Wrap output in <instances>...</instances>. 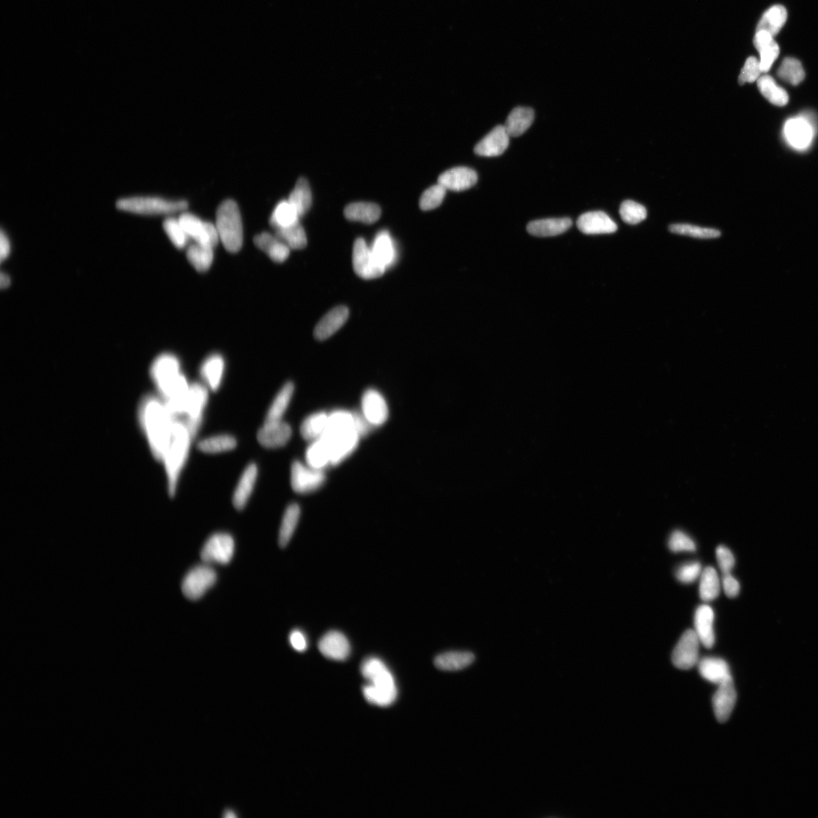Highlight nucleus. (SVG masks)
<instances>
[{"label":"nucleus","mask_w":818,"mask_h":818,"mask_svg":"<svg viewBox=\"0 0 818 818\" xmlns=\"http://www.w3.org/2000/svg\"><path fill=\"white\" fill-rule=\"evenodd\" d=\"M139 418L152 454L158 461H162L173 437L175 419L162 399L153 396L142 399Z\"/></svg>","instance_id":"nucleus-1"},{"label":"nucleus","mask_w":818,"mask_h":818,"mask_svg":"<svg viewBox=\"0 0 818 818\" xmlns=\"http://www.w3.org/2000/svg\"><path fill=\"white\" fill-rule=\"evenodd\" d=\"M363 676L370 682L363 687L365 699L371 704L387 707L397 698L394 676L383 662L378 658H368L361 666Z\"/></svg>","instance_id":"nucleus-2"},{"label":"nucleus","mask_w":818,"mask_h":818,"mask_svg":"<svg viewBox=\"0 0 818 818\" xmlns=\"http://www.w3.org/2000/svg\"><path fill=\"white\" fill-rule=\"evenodd\" d=\"M192 439L185 423L180 419H175L173 437L162 460L165 464L168 493L171 496H174L176 494L180 474L189 454Z\"/></svg>","instance_id":"nucleus-3"},{"label":"nucleus","mask_w":818,"mask_h":818,"mask_svg":"<svg viewBox=\"0 0 818 818\" xmlns=\"http://www.w3.org/2000/svg\"><path fill=\"white\" fill-rule=\"evenodd\" d=\"M216 225L220 241L232 253L239 252L243 242V228L238 204L233 200H226L218 208Z\"/></svg>","instance_id":"nucleus-4"},{"label":"nucleus","mask_w":818,"mask_h":818,"mask_svg":"<svg viewBox=\"0 0 818 818\" xmlns=\"http://www.w3.org/2000/svg\"><path fill=\"white\" fill-rule=\"evenodd\" d=\"M117 209L144 216L171 215L183 212L188 207L184 200H168L159 196L134 195L121 198L116 203Z\"/></svg>","instance_id":"nucleus-5"},{"label":"nucleus","mask_w":818,"mask_h":818,"mask_svg":"<svg viewBox=\"0 0 818 818\" xmlns=\"http://www.w3.org/2000/svg\"><path fill=\"white\" fill-rule=\"evenodd\" d=\"M208 388L203 384H191L182 420L193 438L202 424V415L209 400Z\"/></svg>","instance_id":"nucleus-6"},{"label":"nucleus","mask_w":818,"mask_h":818,"mask_svg":"<svg viewBox=\"0 0 818 818\" xmlns=\"http://www.w3.org/2000/svg\"><path fill=\"white\" fill-rule=\"evenodd\" d=\"M216 572L209 564L195 566L187 573L183 580V593L187 599L198 600L216 584Z\"/></svg>","instance_id":"nucleus-7"},{"label":"nucleus","mask_w":818,"mask_h":818,"mask_svg":"<svg viewBox=\"0 0 818 818\" xmlns=\"http://www.w3.org/2000/svg\"><path fill=\"white\" fill-rule=\"evenodd\" d=\"M178 220L187 236L195 243L214 249L220 242L216 224L204 222L189 212H183Z\"/></svg>","instance_id":"nucleus-8"},{"label":"nucleus","mask_w":818,"mask_h":818,"mask_svg":"<svg viewBox=\"0 0 818 818\" xmlns=\"http://www.w3.org/2000/svg\"><path fill=\"white\" fill-rule=\"evenodd\" d=\"M181 364L178 358L165 354L155 360L151 367V376L159 394L165 392L181 377Z\"/></svg>","instance_id":"nucleus-9"},{"label":"nucleus","mask_w":818,"mask_h":818,"mask_svg":"<svg viewBox=\"0 0 818 818\" xmlns=\"http://www.w3.org/2000/svg\"><path fill=\"white\" fill-rule=\"evenodd\" d=\"M235 550L234 538L226 533L211 535L201 551V558L204 564H227L233 558Z\"/></svg>","instance_id":"nucleus-10"},{"label":"nucleus","mask_w":818,"mask_h":818,"mask_svg":"<svg viewBox=\"0 0 818 818\" xmlns=\"http://www.w3.org/2000/svg\"><path fill=\"white\" fill-rule=\"evenodd\" d=\"M353 265L356 274L365 280L380 277L386 271V268L375 259L372 250L367 247L363 238H358L354 243Z\"/></svg>","instance_id":"nucleus-11"},{"label":"nucleus","mask_w":818,"mask_h":818,"mask_svg":"<svg viewBox=\"0 0 818 818\" xmlns=\"http://www.w3.org/2000/svg\"><path fill=\"white\" fill-rule=\"evenodd\" d=\"M326 476L323 470L316 469L299 461L294 462L291 468V485L296 493L306 494L314 492L324 485Z\"/></svg>","instance_id":"nucleus-12"},{"label":"nucleus","mask_w":818,"mask_h":818,"mask_svg":"<svg viewBox=\"0 0 818 818\" xmlns=\"http://www.w3.org/2000/svg\"><path fill=\"white\" fill-rule=\"evenodd\" d=\"M701 642L693 629H687L675 648L672 661L675 666L681 670H689L699 663Z\"/></svg>","instance_id":"nucleus-13"},{"label":"nucleus","mask_w":818,"mask_h":818,"mask_svg":"<svg viewBox=\"0 0 818 818\" xmlns=\"http://www.w3.org/2000/svg\"><path fill=\"white\" fill-rule=\"evenodd\" d=\"M324 437L329 442L331 453V464L337 465L345 461L356 449L360 435L355 430L325 433Z\"/></svg>","instance_id":"nucleus-14"},{"label":"nucleus","mask_w":818,"mask_h":818,"mask_svg":"<svg viewBox=\"0 0 818 818\" xmlns=\"http://www.w3.org/2000/svg\"><path fill=\"white\" fill-rule=\"evenodd\" d=\"M510 136L503 125L495 127L474 147V153L480 157H500L508 149Z\"/></svg>","instance_id":"nucleus-15"},{"label":"nucleus","mask_w":818,"mask_h":818,"mask_svg":"<svg viewBox=\"0 0 818 818\" xmlns=\"http://www.w3.org/2000/svg\"><path fill=\"white\" fill-rule=\"evenodd\" d=\"M478 180L476 171L468 167H455L440 175L438 184L446 191L460 192L470 189L477 184Z\"/></svg>","instance_id":"nucleus-16"},{"label":"nucleus","mask_w":818,"mask_h":818,"mask_svg":"<svg viewBox=\"0 0 818 818\" xmlns=\"http://www.w3.org/2000/svg\"><path fill=\"white\" fill-rule=\"evenodd\" d=\"M363 414L373 427L381 426L388 419L389 410L385 399L375 390H367L362 400Z\"/></svg>","instance_id":"nucleus-17"},{"label":"nucleus","mask_w":818,"mask_h":818,"mask_svg":"<svg viewBox=\"0 0 818 818\" xmlns=\"http://www.w3.org/2000/svg\"><path fill=\"white\" fill-rule=\"evenodd\" d=\"M738 695L733 679L718 685L713 698L714 713L717 722L725 723L730 718L736 705Z\"/></svg>","instance_id":"nucleus-18"},{"label":"nucleus","mask_w":818,"mask_h":818,"mask_svg":"<svg viewBox=\"0 0 818 818\" xmlns=\"http://www.w3.org/2000/svg\"><path fill=\"white\" fill-rule=\"evenodd\" d=\"M580 232L585 234H608L615 233L618 226L615 222L603 211L586 212L580 216L577 222Z\"/></svg>","instance_id":"nucleus-19"},{"label":"nucleus","mask_w":818,"mask_h":818,"mask_svg":"<svg viewBox=\"0 0 818 818\" xmlns=\"http://www.w3.org/2000/svg\"><path fill=\"white\" fill-rule=\"evenodd\" d=\"M784 134L794 148L805 150L812 141L814 129L811 123L803 117L792 119L784 126Z\"/></svg>","instance_id":"nucleus-20"},{"label":"nucleus","mask_w":818,"mask_h":818,"mask_svg":"<svg viewBox=\"0 0 818 818\" xmlns=\"http://www.w3.org/2000/svg\"><path fill=\"white\" fill-rule=\"evenodd\" d=\"M318 649L324 657L335 661L347 659L351 652L347 636L336 631L324 634L318 643Z\"/></svg>","instance_id":"nucleus-21"},{"label":"nucleus","mask_w":818,"mask_h":818,"mask_svg":"<svg viewBox=\"0 0 818 818\" xmlns=\"http://www.w3.org/2000/svg\"><path fill=\"white\" fill-rule=\"evenodd\" d=\"M292 436V429L288 424L283 421L265 423L257 435L259 444L267 449H277L288 443Z\"/></svg>","instance_id":"nucleus-22"},{"label":"nucleus","mask_w":818,"mask_h":818,"mask_svg":"<svg viewBox=\"0 0 818 818\" xmlns=\"http://www.w3.org/2000/svg\"><path fill=\"white\" fill-rule=\"evenodd\" d=\"M715 613L709 605L702 604L695 611V632L701 643L707 649L713 648L715 643L714 631Z\"/></svg>","instance_id":"nucleus-23"},{"label":"nucleus","mask_w":818,"mask_h":818,"mask_svg":"<svg viewBox=\"0 0 818 818\" xmlns=\"http://www.w3.org/2000/svg\"><path fill=\"white\" fill-rule=\"evenodd\" d=\"M349 309L346 306L333 308L316 325L314 336L318 340H325L339 331L349 317Z\"/></svg>","instance_id":"nucleus-24"},{"label":"nucleus","mask_w":818,"mask_h":818,"mask_svg":"<svg viewBox=\"0 0 818 818\" xmlns=\"http://www.w3.org/2000/svg\"><path fill=\"white\" fill-rule=\"evenodd\" d=\"M754 42L760 53V69L763 73H767L780 54L779 46L774 37L765 31H756Z\"/></svg>","instance_id":"nucleus-25"},{"label":"nucleus","mask_w":818,"mask_h":818,"mask_svg":"<svg viewBox=\"0 0 818 818\" xmlns=\"http://www.w3.org/2000/svg\"><path fill=\"white\" fill-rule=\"evenodd\" d=\"M701 676L710 683L717 686L733 679L729 665L719 658L706 657L699 661Z\"/></svg>","instance_id":"nucleus-26"},{"label":"nucleus","mask_w":818,"mask_h":818,"mask_svg":"<svg viewBox=\"0 0 818 818\" xmlns=\"http://www.w3.org/2000/svg\"><path fill=\"white\" fill-rule=\"evenodd\" d=\"M254 243L275 263H284L290 256L291 249L275 234L268 232L259 234L255 236Z\"/></svg>","instance_id":"nucleus-27"},{"label":"nucleus","mask_w":818,"mask_h":818,"mask_svg":"<svg viewBox=\"0 0 818 818\" xmlns=\"http://www.w3.org/2000/svg\"><path fill=\"white\" fill-rule=\"evenodd\" d=\"M257 476L258 469L254 463L249 464L244 470L233 496V504L236 510H242L247 505L254 489Z\"/></svg>","instance_id":"nucleus-28"},{"label":"nucleus","mask_w":818,"mask_h":818,"mask_svg":"<svg viewBox=\"0 0 818 818\" xmlns=\"http://www.w3.org/2000/svg\"><path fill=\"white\" fill-rule=\"evenodd\" d=\"M568 218H547L534 220L528 224L527 229L530 234L541 236H555L566 232L572 226Z\"/></svg>","instance_id":"nucleus-29"},{"label":"nucleus","mask_w":818,"mask_h":818,"mask_svg":"<svg viewBox=\"0 0 818 818\" xmlns=\"http://www.w3.org/2000/svg\"><path fill=\"white\" fill-rule=\"evenodd\" d=\"M225 360L219 354L209 356L201 365L200 375L206 386L214 391L219 389L225 373Z\"/></svg>","instance_id":"nucleus-30"},{"label":"nucleus","mask_w":818,"mask_h":818,"mask_svg":"<svg viewBox=\"0 0 818 818\" xmlns=\"http://www.w3.org/2000/svg\"><path fill=\"white\" fill-rule=\"evenodd\" d=\"M534 120V111L533 110L527 107H517L509 114L504 127L510 137H516L527 132L533 124Z\"/></svg>","instance_id":"nucleus-31"},{"label":"nucleus","mask_w":818,"mask_h":818,"mask_svg":"<svg viewBox=\"0 0 818 818\" xmlns=\"http://www.w3.org/2000/svg\"><path fill=\"white\" fill-rule=\"evenodd\" d=\"M345 216L351 222L370 225L378 222L381 209L378 204L372 202L351 203L345 208Z\"/></svg>","instance_id":"nucleus-32"},{"label":"nucleus","mask_w":818,"mask_h":818,"mask_svg":"<svg viewBox=\"0 0 818 818\" xmlns=\"http://www.w3.org/2000/svg\"><path fill=\"white\" fill-rule=\"evenodd\" d=\"M371 250L375 259L383 268L387 269L394 263L396 250L389 232H381L375 237Z\"/></svg>","instance_id":"nucleus-33"},{"label":"nucleus","mask_w":818,"mask_h":818,"mask_svg":"<svg viewBox=\"0 0 818 818\" xmlns=\"http://www.w3.org/2000/svg\"><path fill=\"white\" fill-rule=\"evenodd\" d=\"M476 656L470 652H447L440 654L435 660V666L442 670L455 672L471 665Z\"/></svg>","instance_id":"nucleus-34"},{"label":"nucleus","mask_w":818,"mask_h":818,"mask_svg":"<svg viewBox=\"0 0 818 818\" xmlns=\"http://www.w3.org/2000/svg\"><path fill=\"white\" fill-rule=\"evenodd\" d=\"M306 461L310 467L323 470L331 464V453L329 442L324 437L316 440L307 449Z\"/></svg>","instance_id":"nucleus-35"},{"label":"nucleus","mask_w":818,"mask_h":818,"mask_svg":"<svg viewBox=\"0 0 818 818\" xmlns=\"http://www.w3.org/2000/svg\"><path fill=\"white\" fill-rule=\"evenodd\" d=\"M787 20V11L785 7L776 5L770 8L763 15L757 26V31H765L773 37L776 36Z\"/></svg>","instance_id":"nucleus-36"},{"label":"nucleus","mask_w":818,"mask_h":818,"mask_svg":"<svg viewBox=\"0 0 818 818\" xmlns=\"http://www.w3.org/2000/svg\"><path fill=\"white\" fill-rule=\"evenodd\" d=\"M288 201L296 209L300 218L307 214L312 207L313 193L305 177L299 178L289 195Z\"/></svg>","instance_id":"nucleus-37"},{"label":"nucleus","mask_w":818,"mask_h":818,"mask_svg":"<svg viewBox=\"0 0 818 818\" xmlns=\"http://www.w3.org/2000/svg\"><path fill=\"white\" fill-rule=\"evenodd\" d=\"M300 216L288 200L277 203L270 217V225L274 230L288 227L299 223Z\"/></svg>","instance_id":"nucleus-38"},{"label":"nucleus","mask_w":818,"mask_h":818,"mask_svg":"<svg viewBox=\"0 0 818 818\" xmlns=\"http://www.w3.org/2000/svg\"><path fill=\"white\" fill-rule=\"evenodd\" d=\"M293 392V383L292 382L286 383L277 394L271 407L269 408L265 423L282 421L283 416L290 405Z\"/></svg>","instance_id":"nucleus-39"},{"label":"nucleus","mask_w":818,"mask_h":818,"mask_svg":"<svg viewBox=\"0 0 818 818\" xmlns=\"http://www.w3.org/2000/svg\"><path fill=\"white\" fill-rule=\"evenodd\" d=\"M214 249L194 243L186 250V258L199 272H206L214 260Z\"/></svg>","instance_id":"nucleus-40"},{"label":"nucleus","mask_w":818,"mask_h":818,"mask_svg":"<svg viewBox=\"0 0 818 818\" xmlns=\"http://www.w3.org/2000/svg\"><path fill=\"white\" fill-rule=\"evenodd\" d=\"M758 87L760 94L775 105L784 106L789 102V96L786 91L778 86L771 76H760L758 79Z\"/></svg>","instance_id":"nucleus-41"},{"label":"nucleus","mask_w":818,"mask_h":818,"mask_svg":"<svg viewBox=\"0 0 818 818\" xmlns=\"http://www.w3.org/2000/svg\"><path fill=\"white\" fill-rule=\"evenodd\" d=\"M329 416L324 412L311 415L301 425V435L308 441L320 439L327 430Z\"/></svg>","instance_id":"nucleus-42"},{"label":"nucleus","mask_w":818,"mask_h":818,"mask_svg":"<svg viewBox=\"0 0 818 818\" xmlns=\"http://www.w3.org/2000/svg\"><path fill=\"white\" fill-rule=\"evenodd\" d=\"M721 592V582L716 570L707 567L702 570L700 575L699 595L702 600L710 602L715 600Z\"/></svg>","instance_id":"nucleus-43"},{"label":"nucleus","mask_w":818,"mask_h":818,"mask_svg":"<svg viewBox=\"0 0 818 818\" xmlns=\"http://www.w3.org/2000/svg\"><path fill=\"white\" fill-rule=\"evenodd\" d=\"M300 513V507L296 503L290 505L286 510L279 532V544L281 547H286L290 541L297 527Z\"/></svg>","instance_id":"nucleus-44"},{"label":"nucleus","mask_w":818,"mask_h":818,"mask_svg":"<svg viewBox=\"0 0 818 818\" xmlns=\"http://www.w3.org/2000/svg\"><path fill=\"white\" fill-rule=\"evenodd\" d=\"M275 235L291 250L304 249L307 245V236L300 223L288 227L276 229Z\"/></svg>","instance_id":"nucleus-45"},{"label":"nucleus","mask_w":818,"mask_h":818,"mask_svg":"<svg viewBox=\"0 0 818 818\" xmlns=\"http://www.w3.org/2000/svg\"><path fill=\"white\" fill-rule=\"evenodd\" d=\"M236 439L227 435L211 437L201 440L198 449L204 453L216 454L231 451L236 446Z\"/></svg>","instance_id":"nucleus-46"},{"label":"nucleus","mask_w":818,"mask_h":818,"mask_svg":"<svg viewBox=\"0 0 818 818\" xmlns=\"http://www.w3.org/2000/svg\"><path fill=\"white\" fill-rule=\"evenodd\" d=\"M777 75L792 85H799L806 77L803 64L798 60L791 57L783 60Z\"/></svg>","instance_id":"nucleus-47"},{"label":"nucleus","mask_w":818,"mask_h":818,"mask_svg":"<svg viewBox=\"0 0 818 818\" xmlns=\"http://www.w3.org/2000/svg\"><path fill=\"white\" fill-rule=\"evenodd\" d=\"M669 231L675 234L688 236L698 239H715L722 235V233L716 229L701 227L688 224L672 225L669 227Z\"/></svg>","instance_id":"nucleus-48"},{"label":"nucleus","mask_w":818,"mask_h":818,"mask_svg":"<svg viewBox=\"0 0 818 818\" xmlns=\"http://www.w3.org/2000/svg\"><path fill=\"white\" fill-rule=\"evenodd\" d=\"M163 227L175 247L182 250L186 247L190 237L187 236L178 218L173 217L166 218L164 220Z\"/></svg>","instance_id":"nucleus-49"},{"label":"nucleus","mask_w":818,"mask_h":818,"mask_svg":"<svg viewBox=\"0 0 818 818\" xmlns=\"http://www.w3.org/2000/svg\"><path fill=\"white\" fill-rule=\"evenodd\" d=\"M620 216L625 223L634 225L642 223L647 217V211L640 203L626 200L620 204Z\"/></svg>","instance_id":"nucleus-50"},{"label":"nucleus","mask_w":818,"mask_h":818,"mask_svg":"<svg viewBox=\"0 0 818 818\" xmlns=\"http://www.w3.org/2000/svg\"><path fill=\"white\" fill-rule=\"evenodd\" d=\"M446 191V188L440 184L430 186L421 196L420 208L423 211L437 209L444 202Z\"/></svg>","instance_id":"nucleus-51"},{"label":"nucleus","mask_w":818,"mask_h":818,"mask_svg":"<svg viewBox=\"0 0 818 818\" xmlns=\"http://www.w3.org/2000/svg\"><path fill=\"white\" fill-rule=\"evenodd\" d=\"M668 546L674 552H695L697 550L693 539L681 530H676L670 535Z\"/></svg>","instance_id":"nucleus-52"},{"label":"nucleus","mask_w":818,"mask_h":818,"mask_svg":"<svg viewBox=\"0 0 818 818\" xmlns=\"http://www.w3.org/2000/svg\"><path fill=\"white\" fill-rule=\"evenodd\" d=\"M762 73L760 61L756 57L751 56L747 59L741 71L739 77V83L740 85L746 83H754V82L758 80Z\"/></svg>","instance_id":"nucleus-53"},{"label":"nucleus","mask_w":818,"mask_h":818,"mask_svg":"<svg viewBox=\"0 0 818 818\" xmlns=\"http://www.w3.org/2000/svg\"><path fill=\"white\" fill-rule=\"evenodd\" d=\"M702 572L701 564L693 562L679 567L676 571V577L679 582L683 584H691L700 577Z\"/></svg>","instance_id":"nucleus-54"},{"label":"nucleus","mask_w":818,"mask_h":818,"mask_svg":"<svg viewBox=\"0 0 818 818\" xmlns=\"http://www.w3.org/2000/svg\"><path fill=\"white\" fill-rule=\"evenodd\" d=\"M717 561L723 575L731 574L735 566V558L731 551L724 546H719L716 550Z\"/></svg>","instance_id":"nucleus-55"},{"label":"nucleus","mask_w":818,"mask_h":818,"mask_svg":"<svg viewBox=\"0 0 818 818\" xmlns=\"http://www.w3.org/2000/svg\"><path fill=\"white\" fill-rule=\"evenodd\" d=\"M722 586L725 594L730 598H735L740 593V583L731 574L723 575Z\"/></svg>","instance_id":"nucleus-56"},{"label":"nucleus","mask_w":818,"mask_h":818,"mask_svg":"<svg viewBox=\"0 0 818 818\" xmlns=\"http://www.w3.org/2000/svg\"><path fill=\"white\" fill-rule=\"evenodd\" d=\"M289 640L292 647L299 652H304L308 648L307 638L299 629H294L290 634Z\"/></svg>","instance_id":"nucleus-57"},{"label":"nucleus","mask_w":818,"mask_h":818,"mask_svg":"<svg viewBox=\"0 0 818 818\" xmlns=\"http://www.w3.org/2000/svg\"><path fill=\"white\" fill-rule=\"evenodd\" d=\"M10 242L9 239H8L7 236L5 234L4 232L2 230L1 234H0V257H1V261H3L10 254Z\"/></svg>","instance_id":"nucleus-58"},{"label":"nucleus","mask_w":818,"mask_h":818,"mask_svg":"<svg viewBox=\"0 0 818 818\" xmlns=\"http://www.w3.org/2000/svg\"><path fill=\"white\" fill-rule=\"evenodd\" d=\"M0 279H1V281H0V285H1V288L3 289L7 288V286L11 283L10 277L3 272L1 273V277H0Z\"/></svg>","instance_id":"nucleus-59"},{"label":"nucleus","mask_w":818,"mask_h":818,"mask_svg":"<svg viewBox=\"0 0 818 818\" xmlns=\"http://www.w3.org/2000/svg\"><path fill=\"white\" fill-rule=\"evenodd\" d=\"M225 817L227 818H234L236 817V815L233 812H227Z\"/></svg>","instance_id":"nucleus-60"}]
</instances>
